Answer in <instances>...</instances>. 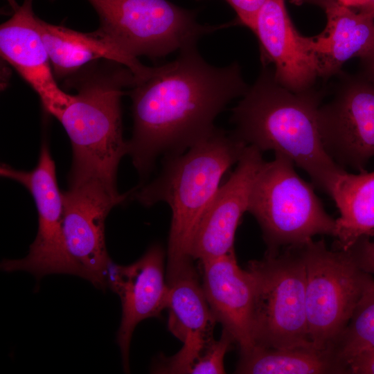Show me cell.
<instances>
[{"instance_id":"cb8c5ba5","label":"cell","mask_w":374,"mask_h":374,"mask_svg":"<svg viewBox=\"0 0 374 374\" xmlns=\"http://www.w3.org/2000/svg\"><path fill=\"white\" fill-rule=\"evenodd\" d=\"M369 235L374 237V231ZM349 249L362 269L374 275V238L370 240L368 236L363 237Z\"/></svg>"},{"instance_id":"ba28073f","label":"cell","mask_w":374,"mask_h":374,"mask_svg":"<svg viewBox=\"0 0 374 374\" xmlns=\"http://www.w3.org/2000/svg\"><path fill=\"white\" fill-rule=\"evenodd\" d=\"M87 1L99 16L98 29L136 57H164L226 27L199 24L191 12L167 0Z\"/></svg>"},{"instance_id":"484cf974","label":"cell","mask_w":374,"mask_h":374,"mask_svg":"<svg viewBox=\"0 0 374 374\" xmlns=\"http://www.w3.org/2000/svg\"><path fill=\"white\" fill-rule=\"evenodd\" d=\"M346 373L354 374H374V348L366 350L349 359Z\"/></svg>"},{"instance_id":"e0dca14e","label":"cell","mask_w":374,"mask_h":374,"mask_svg":"<svg viewBox=\"0 0 374 374\" xmlns=\"http://www.w3.org/2000/svg\"><path fill=\"white\" fill-rule=\"evenodd\" d=\"M32 5L33 0H24L14 15L1 25L0 52L36 91L47 109L67 93L56 82Z\"/></svg>"},{"instance_id":"8fae6325","label":"cell","mask_w":374,"mask_h":374,"mask_svg":"<svg viewBox=\"0 0 374 374\" xmlns=\"http://www.w3.org/2000/svg\"><path fill=\"white\" fill-rule=\"evenodd\" d=\"M319 121L326 150L341 167L362 169L374 157V84L350 80L328 104Z\"/></svg>"},{"instance_id":"603a6c76","label":"cell","mask_w":374,"mask_h":374,"mask_svg":"<svg viewBox=\"0 0 374 374\" xmlns=\"http://www.w3.org/2000/svg\"><path fill=\"white\" fill-rule=\"evenodd\" d=\"M235 344L231 335L222 329L219 339H213L190 367L189 374H221L225 373L224 359Z\"/></svg>"},{"instance_id":"f546056e","label":"cell","mask_w":374,"mask_h":374,"mask_svg":"<svg viewBox=\"0 0 374 374\" xmlns=\"http://www.w3.org/2000/svg\"><path fill=\"white\" fill-rule=\"evenodd\" d=\"M10 7L12 8L14 12L17 11L18 8H19V6L17 4L16 0H6Z\"/></svg>"},{"instance_id":"52a82bcc","label":"cell","mask_w":374,"mask_h":374,"mask_svg":"<svg viewBox=\"0 0 374 374\" xmlns=\"http://www.w3.org/2000/svg\"><path fill=\"white\" fill-rule=\"evenodd\" d=\"M305 267L309 339L316 349L335 350L371 275L350 249H328L323 240L301 245Z\"/></svg>"},{"instance_id":"5b68a950","label":"cell","mask_w":374,"mask_h":374,"mask_svg":"<svg viewBox=\"0 0 374 374\" xmlns=\"http://www.w3.org/2000/svg\"><path fill=\"white\" fill-rule=\"evenodd\" d=\"M294 163L275 154L255 178L248 212L258 222L268 249L299 246L314 235H334L336 220L325 211L312 186L301 179Z\"/></svg>"},{"instance_id":"4316f807","label":"cell","mask_w":374,"mask_h":374,"mask_svg":"<svg viewBox=\"0 0 374 374\" xmlns=\"http://www.w3.org/2000/svg\"><path fill=\"white\" fill-rule=\"evenodd\" d=\"M367 61V73L370 82L374 84V48L368 56L364 57Z\"/></svg>"},{"instance_id":"ac0fdd59","label":"cell","mask_w":374,"mask_h":374,"mask_svg":"<svg viewBox=\"0 0 374 374\" xmlns=\"http://www.w3.org/2000/svg\"><path fill=\"white\" fill-rule=\"evenodd\" d=\"M37 24L57 78H69L99 59L124 66L134 75L135 81L143 78L150 69L99 29L84 33L38 17Z\"/></svg>"},{"instance_id":"d6986e66","label":"cell","mask_w":374,"mask_h":374,"mask_svg":"<svg viewBox=\"0 0 374 374\" xmlns=\"http://www.w3.org/2000/svg\"><path fill=\"white\" fill-rule=\"evenodd\" d=\"M327 16L324 30L305 37L308 48L320 67L321 76L337 73L347 60L366 57L374 48V17L362 11L356 13L335 0L323 2Z\"/></svg>"},{"instance_id":"9a60e30c","label":"cell","mask_w":374,"mask_h":374,"mask_svg":"<svg viewBox=\"0 0 374 374\" xmlns=\"http://www.w3.org/2000/svg\"><path fill=\"white\" fill-rule=\"evenodd\" d=\"M251 30L258 37L263 63L274 65V78L282 86L305 91L321 76L317 59L292 23L285 0H267Z\"/></svg>"},{"instance_id":"7c38bea8","label":"cell","mask_w":374,"mask_h":374,"mask_svg":"<svg viewBox=\"0 0 374 374\" xmlns=\"http://www.w3.org/2000/svg\"><path fill=\"white\" fill-rule=\"evenodd\" d=\"M165 251L159 244L130 265L112 262L107 288L117 294L122 305V317L117 332L125 372L130 371L129 353L133 332L145 319L158 317L167 308L169 287L164 271Z\"/></svg>"},{"instance_id":"44dd1931","label":"cell","mask_w":374,"mask_h":374,"mask_svg":"<svg viewBox=\"0 0 374 374\" xmlns=\"http://www.w3.org/2000/svg\"><path fill=\"white\" fill-rule=\"evenodd\" d=\"M242 374H318L346 373L333 350L313 347L267 348L255 345L241 353L235 369Z\"/></svg>"},{"instance_id":"7402d4cb","label":"cell","mask_w":374,"mask_h":374,"mask_svg":"<svg viewBox=\"0 0 374 374\" xmlns=\"http://www.w3.org/2000/svg\"><path fill=\"white\" fill-rule=\"evenodd\" d=\"M373 348L374 278L370 275L335 350L346 367V364L349 359L363 351Z\"/></svg>"},{"instance_id":"3957f363","label":"cell","mask_w":374,"mask_h":374,"mask_svg":"<svg viewBox=\"0 0 374 374\" xmlns=\"http://www.w3.org/2000/svg\"><path fill=\"white\" fill-rule=\"evenodd\" d=\"M247 147L232 132L215 128L184 153L165 157L161 174L133 192L145 206L163 202L171 208L166 274L193 260L190 244L200 218L223 175L238 163Z\"/></svg>"},{"instance_id":"5bb4252c","label":"cell","mask_w":374,"mask_h":374,"mask_svg":"<svg viewBox=\"0 0 374 374\" xmlns=\"http://www.w3.org/2000/svg\"><path fill=\"white\" fill-rule=\"evenodd\" d=\"M169 287L168 328L183 343L173 356L163 357L153 369L157 373H188L213 339L216 321L192 261L166 275Z\"/></svg>"},{"instance_id":"83f0119b","label":"cell","mask_w":374,"mask_h":374,"mask_svg":"<svg viewBox=\"0 0 374 374\" xmlns=\"http://www.w3.org/2000/svg\"><path fill=\"white\" fill-rule=\"evenodd\" d=\"M338 3L349 7H359L362 9L366 6L368 0H335Z\"/></svg>"},{"instance_id":"6da1fadb","label":"cell","mask_w":374,"mask_h":374,"mask_svg":"<svg viewBox=\"0 0 374 374\" xmlns=\"http://www.w3.org/2000/svg\"><path fill=\"white\" fill-rule=\"evenodd\" d=\"M132 87L134 124L127 154L143 177L159 156L182 154L209 136L217 115L249 88L236 62L213 66L196 44L181 49L175 60L151 67Z\"/></svg>"},{"instance_id":"9c48e42d","label":"cell","mask_w":374,"mask_h":374,"mask_svg":"<svg viewBox=\"0 0 374 374\" xmlns=\"http://www.w3.org/2000/svg\"><path fill=\"white\" fill-rule=\"evenodd\" d=\"M128 195L119 194L116 184L98 177L69 179V189L62 193L64 274L107 289L112 260L106 249L105 222L112 208Z\"/></svg>"},{"instance_id":"30bf717a","label":"cell","mask_w":374,"mask_h":374,"mask_svg":"<svg viewBox=\"0 0 374 374\" xmlns=\"http://www.w3.org/2000/svg\"><path fill=\"white\" fill-rule=\"evenodd\" d=\"M1 176L15 180L33 197L38 213V231L27 256L3 260L1 270L25 271L37 279L50 274H64L65 251L62 235L63 200L58 188L55 166L48 145H42L37 166L30 171L3 163Z\"/></svg>"},{"instance_id":"2e32d148","label":"cell","mask_w":374,"mask_h":374,"mask_svg":"<svg viewBox=\"0 0 374 374\" xmlns=\"http://www.w3.org/2000/svg\"><path fill=\"white\" fill-rule=\"evenodd\" d=\"M200 262L202 287L216 321L231 335L240 353L249 350L255 346L254 283L251 273L240 267L234 250Z\"/></svg>"},{"instance_id":"7a4b0ae2","label":"cell","mask_w":374,"mask_h":374,"mask_svg":"<svg viewBox=\"0 0 374 374\" xmlns=\"http://www.w3.org/2000/svg\"><path fill=\"white\" fill-rule=\"evenodd\" d=\"M233 109L232 132L260 151L273 150L305 170L314 185L329 195L345 170L323 145L319 121V98L309 90L294 92L264 69Z\"/></svg>"},{"instance_id":"d4e9b609","label":"cell","mask_w":374,"mask_h":374,"mask_svg":"<svg viewBox=\"0 0 374 374\" xmlns=\"http://www.w3.org/2000/svg\"><path fill=\"white\" fill-rule=\"evenodd\" d=\"M235 11L240 22L252 30L256 16L267 0H226Z\"/></svg>"},{"instance_id":"8992f818","label":"cell","mask_w":374,"mask_h":374,"mask_svg":"<svg viewBox=\"0 0 374 374\" xmlns=\"http://www.w3.org/2000/svg\"><path fill=\"white\" fill-rule=\"evenodd\" d=\"M247 269L254 283L255 345L313 347L308 336L305 267L301 245L287 247L281 253L267 250L262 259L249 262Z\"/></svg>"},{"instance_id":"4fadbf2b","label":"cell","mask_w":374,"mask_h":374,"mask_svg":"<svg viewBox=\"0 0 374 374\" xmlns=\"http://www.w3.org/2000/svg\"><path fill=\"white\" fill-rule=\"evenodd\" d=\"M263 162L262 152L247 145L235 170L220 186L200 218L190 244L193 260L202 262L234 250L235 234L248 211L253 184Z\"/></svg>"},{"instance_id":"ffe728a7","label":"cell","mask_w":374,"mask_h":374,"mask_svg":"<svg viewBox=\"0 0 374 374\" xmlns=\"http://www.w3.org/2000/svg\"><path fill=\"white\" fill-rule=\"evenodd\" d=\"M329 195L340 213L333 236L338 249L348 250L374 231V170L359 174L344 170L335 179Z\"/></svg>"},{"instance_id":"f1b7e54d","label":"cell","mask_w":374,"mask_h":374,"mask_svg":"<svg viewBox=\"0 0 374 374\" xmlns=\"http://www.w3.org/2000/svg\"><path fill=\"white\" fill-rule=\"evenodd\" d=\"M362 10L371 14L374 17V0H368L367 3Z\"/></svg>"},{"instance_id":"277c9868","label":"cell","mask_w":374,"mask_h":374,"mask_svg":"<svg viewBox=\"0 0 374 374\" xmlns=\"http://www.w3.org/2000/svg\"><path fill=\"white\" fill-rule=\"evenodd\" d=\"M71 76L77 93L51 115L62 125L71 143L69 179L98 177L116 184L118 166L127 154L123 137L121 99L134 77L127 68L87 69Z\"/></svg>"}]
</instances>
